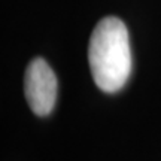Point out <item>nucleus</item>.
Masks as SVG:
<instances>
[{
	"mask_svg": "<svg viewBox=\"0 0 161 161\" xmlns=\"http://www.w3.org/2000/svg\"><path fill=\"white\" fill-rule=\"evenodd\" d=\"M88 64L102 91L115 92L124 86L131 73V49L119 18L106 17L97 23L88 43Z\"/></svg>",
	"mask_w": 161,
	"mask_h": 161,
	"instance_id": "f257e3e1",
	"label": "nucleus"
},
{
	"mask_svg": "<svg viewBox=\"0 0 161 161\" xmlns=\"http://www.w3.org/2000/svg\"><path fill=\"white\" fill-rule=\"evenodd\" d=\"M24 92L30 109L36 115H48L57 98V78L43 58L31 60L25 70Z\"/></svg>",
	"mask_w": 161,
	"mask_h": 161,
	"instance_id": "f03ea898",
	"label": "nucleus"
}]
</instances>
